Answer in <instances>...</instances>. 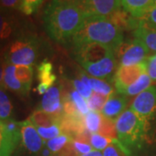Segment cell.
<instances>
[{
    "mask_svg": "<svg viewBox=\"0 0 156 156\" xmlns=\"http://www.w3.org/2000/svg\"><path fill=\"white\" fill-rule=\"evenodd\" d=\"M128 101L126 95L118 92H114L108 97L105 105L101 109V114L104 117L115 122L118 117L125 111L128 106Z\"/></svg>",
    "mask_w": 156,
    "mask_h": 156,
    "instance_id": "cell-13",
    "label": "cell"
},
{
    "mask_svg": "<svg viewBox=\"0 0 156 156\" xmlns=\"http://www.w3.org/2000/svg\"><path fill=\"white\" fill-rule=\"evenodd\" d=\"M2 144H3V134H2L1 123H0V152H1V149H2Z\"/></svg>",
    "mask_w": 156,
    "mask_h": 156,
    "instance_id": "cell-40",
    "label": "cell"
},
{
    "mask_svg": "<svg viewBox=\"0 0 156 156\" xmlns=\"http://www.w3.org/2000/svg\"><path fill=\"white\" fill-rule=\"evenodd\" d=\"M21 138L23 146L34 154L42 151L45 144V141L39 135L36 127L29 119L21 122Z\"/></svg>",
    "mask_w": 156,
    "mask_h": 156,
    "instance_id": "cell-11",
    "label": "cell"
},
{
    "mask_svg": "<svg viewBox=\"0 0 156 156\" xmlns=\"http://www.w3.org/2000/svg\"><path fill=\"white\" fill-rule=\"evenodd\" d=\"M44 0H21L19 10L25 15H31L38 11Z\"/></svg>",
    "mask_w": 156,
    "mask_h": 156,
    "instance_id": "cell-31",
    "label": "cell"
},
{
    "mask_svg": "<svg viewBox=\"0 0 156 156\" xmlns=\"http://www.w3.org/2000/svg\"><path fill=\"white\" fill-rule=\"evenodd\" d=\"M54 156H64V155H62V154H56V155H54Z\"/></svg>",
    "mask_w": 156,
    "mask_h": 156,
    "instance_id": "cell-41",
    "label": "cell"
},
{
    "mask_svg": "<svg viewBox=\"0 0 156 156\" xmlns=\"http://www.w3.org/2000/svg\"><path fill=\"white\" fill-rule=\"evenodd\" d=\"M151 83H152V80L150 76L147 75V73L145 72L140 76L136 82H134V83L131 84L129 87L127 88V89L124 91L123 95L126 96L138 95L141 92H143L144 90L151 87Z\"/></svg>",
    "mask_w": 156,
    "mask_h": 156,
    "instance_id": "cell-20",
    "label": "cell"
},
{
    "mask_svg": "<svg viewBox=\"0 0 156 156\" xmlns=\"http://www.w3.org/2000/svg\"><path fill=\"white\" fill-rule=\"evenodd\" d=\"M108 97V96H106V95H103L93 91L92 95H90V97L87 100L89 109L92 111L101 112L105 105V103H106Z\"/></svg>",
    "mask_w": 156,
    "mask_h": 156,
    "instance_id": "cell-29",
    "label": "cell"
},
{
    "mask_svg": "<svg viewBox=\"0 0 156 156\" xmlns=\"http://www.w3.org/2000/svg\"><path fill=\"white\" fill-rule=\"evenodd\" d=\"M41 110L60 117L63 115V95L61 89L57 86H51L47 90L41 101Z\"/></svg>",
    "mask_w": 156,
    "mask_h": 156,
    "instance_id": "cell-12",
    "label": "cell"
},
{
    "mask_svg": "<svg viewBox=\"0 0 156 156\" xmlns=\"http://www.w3.org/2000/svg\"><path fill=\"white\" fill-rule=\"evenodd\" d=\"M15 30V23L6 11L0 10V43L10 38Z\"/></svg>",
    "mask_w": 156,
    "mask_h": 156,
    "instance_id": "cell-19",
    "label": "cell"
},
{
    "mask_svg": "<svg viewBox=\"0 0 156 156\" xmlns=\"http://www.w3.org/2000/svg\"><path fill=\"white\" fill-rule=\"evenodd\" d=\"M129 109L148 123L156 114V87L151 86L137 95Z\"/></svg>",
    "mask_w": 156,
    "mask_h": 156,
    "instance_id": "cell-7",
    "label": "cell"
},
{
    "mask_svg": "<svg viewBox=\"0 0 156 156\" xmlns=\"http://www.w3.org/2000/svg\"><path fill=\"white\" fill-rule=\"evenodd\" d=\"M21 0H0V10L9 11L20 8Z\"/></svg>",
    "mask_w": 156,
    "mask_h": 156,
    "instance_id": "cell-36",
    "label": "cell"
},
{
    "mask_svg": "<svg viewBox=\"0 0 156 156\" xmlns=\"http://www.w3.org/2000/svg\"><path fill=\"white\" fill-rule=\"evenodd\" d=\"M89 85L94 92L106 96H109L115 92L109 83L104 80H101L95 77L89 78Z\"/></svg>",
    "mask_w": 156,
    "mask_h": 156,
    "instance_id": "cell-24",
    "label": "cell"
},
{
    "mask_svg": "<svg viewBox=\"0 0 156 156\" xmlns=\"http://www.w3.org/2000/svg\"><path fill=\"white\" fill-rule=\"evenodd\" d=\"M75 50L78 62L90 76L107 82L114 81L117 62L111 49L99 44H88Z\"/></svg>",
    "mask_w": 156,
    "mask_h": 156,
    "instance_id": "cell-3",
    "label": "cell"
},
{
    "mask_svg": "<svg viewBox=\"0 0 156 156\" xmlns=\"http://www.w3.org/2000/svg\"><path fill=\"white\" fill-rule=\"evenodd\" d=\"M16 76L18 81L21 83L26 92L29 93L32 80H33V69L31 66L19 65L16 66Z\"/></svg>",
    "mask_w": 156,
    "mask_h": 156,
    "instance_id": "cell-21",
    "label": "cell"
},
{
    "mask_svg": "<svg viewBox=\"0 0 156 156\" xmlns=\"http://www.w3.org/2000/svg\"><path fill=\"white\" fill-rule=\"evenodd\" d=\"M16 66L5 63L3 86L6 89L17 93L20 95H26L28 93L24 89L21 83L16 76Z\"/></svg>",
    "mask_w": 156,
    "mask_h": 156,
    "instance_id": "cell-15",
    "label": "cell"
},
{
    "mask_svg": "<svg viewBox=\"0 0 156 156\" xmlns=\"http://www.w3.org/2000/svg\"><path fill=\"white\" fill-rule=\"evenodd\" d=\"M139 25L156 30V5L152 6L143 17L139 19Z\"/></svg>",
    "mask_w": 156,
    "mask_h": 156,
    "instance_id": "cell-30",
    "label": "cell"
},
{
    "mask_svg": "<svg viewBox=\"0 0 156 156\" xmlns=\"http://www.w3.org/2000/svg\"><path fill=\"white\" fill-rule=\"evenodd\" d=\"M81 7L89 16L109 17L121 9V0H83Z\"/></svg>",
    "mask_w": 156,
    "mask_h": 156,
    "instance_id": "cell-10",
    "label": "cell"
},
{
    "mask_svg": "<svg viewBox=\"0 0 156 156\" xmlns=\"http://www.w3.org/2000/svg\"><path fill=\"white\" fill-rule=\"evenodd\" d=\"M3 144L0 156H11L21 141V122L14 120L0 121Z\"/></svg>",
    "mask_w": 156,
    "mask_h": 156,
    "instance_id": "cell-8",
    "label": "cell"
},
{
    "mask_svg": "<svg viewBox=\"0 0 156 156\" xmlns=\"http://www.w3.org/2000/svg\"><path fill=\"white\" fill-rule=\"evenodd\" d=\"M115 140H111L104 137L99 134H91L90 136V145L95 150H104L108 146L114 142Z\"/></svg>",
    "mask_w": 156,
    "mask_h": 156,
    "instance_id": "cell-32",
    "label": "cell"
},
{
    "mask_svg": "<svg viewBox=\"0 0 156 156\" xmlns=\"http://www.w3.org/2000/svg\"><path fill=\"white\" fill-rule=\"evenodd\" d=\"M63 1H67V2H70V3H74L78 5H81L82 3L83 2V0H63Z\"/></svg>",
    "mask_w": 156,
    "mask_h": 156,
    "instance_id": "cell-39",
    "label": "cell"
},
{
    "mask_svg": "<svg viewBox=\"0 0 156 156\" xmlns=\"http://www.w3.org/2000/svg\"><path fill=\"white\" fill-rule=\"evenodd\" d=\"M154 58L156 59V54H155V55H154Z\"/></svg>",
    "mask_w": 156,
    "mask_h": 156,
    "instance_id": "cell-43",
    "label": "cell"
},
{
    "mask_svg": "<svg viewBox=\"0 0 156 156\" xmlns=\"http://www.w3.org/2000/svg\"><path fill=\"white\" fill-rule=\"evenodd\" d=\"M36 128L38 132L39 135L42 137V139L44 140L45 142L63 134L59 122L55 123L50 127H39Z\"/></svg>",
    "mask_w": 156,
    "mask_h": 156,
    "instance_id": "cell-27",
    "label": "cell"
},
{
    "mask_svg": "<svg viewBox=\"0 0 156 156\" xmlns=\"http://www.w3.org/2000/svg\"><path fill=\"white\" fill-rule=\"evenodd\" d=\"M103 156H124L125 154L119 147V140L118 139L115 140L114 142L109 146H108L103 150L102 153Z\"/></svg>",
    "mask_w": 156,
    "mask_h": 156,
    "instance_id": "cell-34",
    "label": "cell"
},
{
    "mask_svg": "<svg viewBox=\"0 0 156 156\" xmlns=\"http://www.w3.org/2000/svg\"><path fill=\"white\" fill-rule=\"evenodd\" d=\"M145 72H147L146 61L132 66H120L117 69L113 81L116 92L123 95L127 88L136 82Z\"/></svg>",
    "mask_w": 156,
    "mask_h": 156,
    "instance_id": "cell-9",
    "label": "cell"
},
{
    "mask_svg": "<svg viewBox=\"0 0 156 156\" xmlns=\"http://www.w3.org/2000/svg\"><path fill=\"white\" fill-rule=\"evenodd\" d=\"M37 77L39 83L47 85L48 87L53 86L56 81V75L53 72V66L50 62L44 61L37 68Z\"/></svg>",
    "mask_w": 156,
    "mask_h": 156,
    "instance_id": "cell-18",
    "label": "cell"
},
{
    "mask_svg": "<svg viewBox=\"0 0 156 156\" xmlns=\"http://www.w3.org/2000/svg\"><path fill=\"white\" fill-rule=\"evenodd\" d=\"M115 54L119 58L120 66H132L144 62L149 57V50L141 41L134 38L123 42Z\"/></svg>",
    "mask_w": 156,
    "mask_h": 156,
    "instance_id": "cell-6",
    "label": "cell"
},
{
    "mask_svg": "<svg viewBox=\"0 0 156 156\" xmlns=\"http://www.w3.org/2000/svg\"><path fill=\"white\" fill-rule=\"evenodd\" d=\"M124 11L134 18L140 19L154 5V0H121Z\"/></svg>",
    "mask_w": 156,
    "mask_h": 156,
    "instance_id": "cell-14",
    "label": "cell"
},
{
    "mask_svg": "<svg viewBox=\"0 0 156 156\" xmlns=\"http://www.w3.org/2000/svg\"><path fill=\"white\" fill-rule=\"evenodd\" d=\"M134 38L141 41L149 51L156 52V30L139 25L134 31Z\"/></svg>",
    "mask_w": 156,
    "mask_h": 156,
    "instance_id": "cell-16",
    "label": "cell"
},
{
    "mask_svg": "<svg viewBox=\"0 0 156 156\" xmlns=\"http://www.w3.org/2000/svg\"><path fill=\"white\" fill-rule=\"evenodd\" d=\"M38 53V44L33 37L23 36L18 37L9 45L4 52V62L15 66H31Z\"/></svg>",
    "mask_w": 156,
    "mask_h": 156,
    "instance_id": "cell-5",
    "label": "cell"
},
{
    "mask_svg": "<svg viewBox=\"0 0 156 156\" xmlns=\"http://www.w3.org/2000/svg\"><path fill=\"white\" fill-rule=\"evenodd\" d=\"M147 125L134 112L125 110L115 121L117 139L120 142V148L125 155L131 156L132 151L139 148L145 139Z\"/></svg>",
    "mask_w": 156,
    "mask_h": 156,
    "instance_id": "cell-4",
    "label": "cell"
},
{
    "mask_svg": "<svg viewBox=\"0 0 156 156\" xmlns=\"http://www.w3.org/2000/svg\"><path fill=\"white\" fill-rule=\"evenodd\" d=\"M66 96L75 104V106L76 107L77 110L82 115L84 116L90 111L87 100L80 95L76 89L69 91Z\"/></svg>",
    "mask_w": 156,
    "mask_h": 156,
    "instance_id": "cell-26",
    "label": "cell"
},
{
    "mask_svg": "<svg viewBox=\"0 0 156 156\" xmlns=\"http://www.w3.org/2000/svg\"><path fill=\"white\" fill-rule=\"evenodd\" d=\"M98 134L104 136V137H107L108 139L116 140L117 134L116 128H115V122L109 120L106 117H102V121H101V127Z\"/></svg>",
    "mask_w": 156,
    "mask_h": 156,
    "instance_id": "cell-28",
    "label": "cell"
},
{
    "mask_svg": "<svg viewBox=\"0 0 156 156\" xmlns=\"http://www.w3.org/2000/svg\"><path fill=\"white\" fill-rule=\"evenodd\" d=\"M89 15L80 5L63 1L51 0L44 8V25L50 38L60 44H65L83 26Z\"/></svg>",
    "mask_w": 156,
    "mask_h": 156,
    "instance_id": "cell-1",
    "label": "cell"
},
{
    "mask_svg": "<svg viewBox=\"0 0 156 156\" xmlns=\"http://www.w3.org/2000/svg\"><path fill=\"white\" fill-rule=\"evenodd\" d=\"M154 5H156V0H154Z\"/></svg>",
    "mask_w": 156,
    "mask_h": 156,
    "instance_id": "cell-42",
    "label": "cell"
},
{
    "mask_svg": "<svg viewBox=\"0 0 156 156\" xmlns=\"http://www.w3.org/2000/svg\"><path fill=\"white\" fill-rule=\"evenodd\" d=\"M12 104L5 90L0 86V121L11 120Z\"/></svg>",
    "mask_w": 156,
    "mask_h": 156,
    "instance_id": "cell-25",
    "label": "cell"
},
{
    "mask_svg": "<svg viewBox=\"0 0 156 156\" xmlns=\"http://www.w3.org/2000/svg\"><path fill=\"white\" fill-rule=\"evenodd\" d=\"M61 117V116H60ZM60 117L55 116L43 110H36L30 116L29 120L36 128L39 127H50L51 125L59 122Z\"/></svg>",
    "mask_w": 156,
    "mask_h": 156,
    "instance_id": "cell-17",
    "label": "cell"
},
{
    "mask_svg": "<svg viewBox=\"0 0 156 156\" xmlns=\"http://www.w3.org/2000/svg\"><path fill=\"white\" fill-rule=\"evenodd\" d=\"M72 85L74 86L75 89L77 91L78 93L82 95L83 97H84L86 100H88L90 97V95H92V93H93L91 88L89 86H88L87 84L83 83L81 80H78V79L74 80Z\"/></svg>",
    "mask_w": 156,
    "mask_h": 156,
    "instance_id": "cell-33",
    "label": "cell"
},
{
    "mask_svg": "<svg viewBox=\"0 0 156 156\" xmlns=\"http://www.w3.org/2000/svg\"><path fill=\"white\" fill-rule=\"evenodd\" d=\"M4 69H5V62H3L1 60V56H0V86H3Z\"/></svg>",
    "mask_w": 156,
    "mask_h": 156,
    "instance_id": "cell-37",
    "label": "cell"
},
{
    "mask_svg": "<svg viewBox=\"0 0 156 156\" xmlns=\"http://www.w3.org/2000/svg\"><path fill=\"white\" fill-rule=\"evenodd\" d=\"M102 115L101 112L89 111L83 117L84 126L90 134H98L102 121Z\"/></svg>",
    "mask_w": 156,
    "mask_h": 156,
    "instance_id": "cell-22",
    "label": "cell"
},
{
    "mask_svg": "<svg viewBox=\"0 0 156 156\" xmlns=\"http://www.w3.org/2000/svg\"><path fill=\"white\" fill-rule=\"evenodd\" d=\"M147 73L150 76L153 82H156V59L154 56H149L146 60Z\"/></svg>",
    "mask_w": 156,
    "mask_h": 156,
    "instance_id": "cell-35",
    "label": "cell"
},
{
    "mask_svg": "<svg viewBox=\"0 0 156 156\" xmlns=\"http://www.w3.org/2000/svg\"><path fill=\"white\" fill-rule=\"evenodd\" d=\"M73 140L71 136L69 134H62L59 136H57L54 139H51L45 142L46 147L51 151L52 154L61 153L68 145L69 143Z\"/></svg>",
    "mask_w": 156,
    "mask_h": 156,
    "instance_id": "cell-23",
    "label": "cell"
},
{
    "mask_svg": "<svg viewBox=\"0 0 156 156\" xmlns=\"http://www.w3.org/2000/svg\"><path fill=\"white\" fill-rule=\"evenodd\" d=\"M79 156H103V155H102V153H101L100 151L93 149L91 152H89V153L86 154H83V155H79Z\"/></svg>",
    "mask_w": 156,
    "mask_h": 156,
    "instance_id": "cell-38",
    "label": "cell"
},
{
    "mask_svg": "<svg viewBox=\"0 0 156 156\" xmlns=\"http://www.w3.org/2000/svg\"><path fill=\"white\" fill-rule=\"evenodd\" d=\"M75 50L88 44H99L115 53L123 43L122 30L108 17L89 16L72 39Z\"/></svg>",
    "mask_w": 156,
    "mask_h": 156,
    "instance_id": "cell-2",
    "label": "cell"
}]
</instances>
